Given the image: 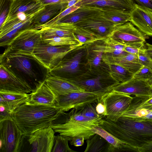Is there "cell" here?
Listing matches in <instances>:
<instances>
[{
    "label": "cell",
    "mask_w": 152,
    "mask_h": 152,
    "mask_svg": "<svg viewBox=\"0 0 152 152\" xmlns=\"http://www.w3.org/2000/svg\"><path fill=\"white\" fill-rule=\"evenodd\" d=\"M0 63L33 90L49 75V70L32 54L13 50L8 46L0 55Z\"/></svg>",
    "instance_id": "1"
},
{
    "label": "cell",
    "mask_w": 152,
    "mask_h": 152,
    "mask_svg": "<svg viewBox=\"0 0 152 152\" xmlns=\"http://www.w3.org/2000/svg\"><path fill=\"white\" fill-rule=\"evenodd\" d=\"M126 145L128 150L136 151L152 141V124L121 117L115 122L105 118L99 125Z\"/></svg>",
    "instance_id": "2"
},
{
    "label": "cell",
    "mask_w": 152,
    "mask_h": 152,
    "mask_svg": "<svg viewBox=\"0 0 152 152\" xmlns=\"http://www.w3.org/2000/svg\"><path fill=\"white\" fill-rule=\"evenodd\" d=\"M64 113L56 106L26 103L17 108L11 115L22 134L24 135L50 126L53 121Z\"/></svg>",
    "instance_id": "3"
},
{
    "label": "cell",
    "mask_w": 152,
    "mask_h": 152,
    "mask_svg": "<svg viewBox=\"0 0 152 152\" xmlns=\"http://www.w3.org/2000/svg\"><path fill=\"white\" fill-rule=\"evenodd\" d=\"M68 114V118L64 123L52 124L50 126L55 132L59 133L69 141L76 137H84L86 140L95 134L92 130L93 127L99 126L103 122V118H88L74 109Z\"/></svg>",
    "instance_id": "4"
},
{
    "label": "cell",
    "mask_w": 152,
    "mask_h": 152,
    "mask_svg": "<svg viewBox=\"0 0 152 152\" xmlns=\"http://www.w3.org/2000/svg\"><path fill=\"white\" fill-rule=\"evenodd\" d=\"M55 132L49 126L23 135L18 152H52Z\"/></svg>",
    "instance_id": "5"
},
{
    "label": "cell",
    "mask_w": 152,
    "mask_h": 152,
    "mask_svg": "<svg viewBox=\"0 0 152 152\" xmlns=\"http://www.w3.org/2000/svg\"><path fill=\"white\" fill-rule=\"evenodd\" d=\"M80 46L77 45L53 46L42 40L35 47L33 54L50 71L67 54Z\"/></svg>",
    "instance_id": "6"
},
{
    "label": "cell",
    "mask_w": 152,
    "mask_h": 152,
    "mask_svg": "<svg viewBox=\"0 0 152 152\" xmlns=\"http://www.w3.org/2000/svg\"><path fill=\"white\" fill-rule=\"evenodd\" d=\"M22 135L11 114L0 118V152H18Z\"/></svg>",
    "instance_id": "7"
},
{
    "label": "cell",
    "mask_w": 152,
    "mask_h": 152,
    "mask_svg": "<svg viewBox=\"0 0 152 152\" xmlns=\"http://www.w3.org/2000/svg\"><path fill=\"white\" fill-rule=\"evenodd\" d=\"M100 99L105 107V118L116 122L129 108L133 97L112 90L104 94Z\"/></svg>",
    "instance_id": "8"
},
{
    "label": "cell",
    "mask_w": 152,
    "mask_h": 152,
    "mask_svg": "<svg viewBox=\"0 0 152 152\" xmlns=\"http://www.w3.org/2000/svg\"><path fill=\"white\" fill-rule=\"evenodd\" d=\"M105 93L86 91L71 92L58 96L55 105L64 112L72 109L78 111L89 104L97 102Z\"/></svg>",
    "instance_id": "9"
},
{
    "label": "cell",
    "mask_w": 152,
    "mask_h": 152,
    "mask_svg": "<svg viewBox=\"0 0 152 152\" xmlns=\"http://www.w3.org/2000/svg\"><path fill=\"white\" fill-rule=\"evenodd\" d=\"M82 46L75 53L67 54L53 69L49 72L50 75L66 80L73 78L79 72L82 59L84 55L85 47Z\"/></svg>",
    "instance_id": "10"
},
{
    "label": "cell",
    "mask_w": 152,
    "mask_h": 152,
    "mask_svg": "<svg viewBox=\"0 0 152 152\" xmlns=\"http://www.w3.org/2000/svg\"><path fill=\"white\" fill-rule=\"evenodd\" d=\"M102 77L98 75L94 77H87L84 73L67 80L84 89L85 91L91 92L106 93L120 83L102 78Z\"/></svg>",
    "instance_id": "11"
},
{
    "label": "cell",
    "mask_w": 152,
    "mask_h": 152,
    "mask_svg": "<svg viewBox=\"0 0 152 152\" xmlns=\"http://www.w3.org/2000/svg\"><path fill=\"white\" fill-rule=\"evenodd\" d=\"M146 36L128 21L115 26L108 37L127 45L138 42L145 43L147 38Z\"/></svg>",
    "instance_id": "12"
},
{
    "label": "cell",
    "mask_w": 152,
    "mask_h": 152,
    "mask_svg": "<svg viewBox=\"0 0 152 152\" xmlns=\"http://www.w3.org/2000/svg\"><path fill=\"white\" fill-rule=\"evenodd\" d=\"M42 40L39 29H28L20 33L7 46L13 50L33 54L35 47Z\"/></svg>",
    "instance_id": "13"
},
{
    "label": "cell",
    "mask_w": 152,
    "mask_h": 152,
    "mask_svg": "<svg viewBox=\"0 0 152 152\" xmlns=\"http://www.w3.org/2000/svg\"><path fill=\"white\" fill-rule=\"evenodd\" d=\"M77 27L88 30L100 37L105 39L108 37L116 26L100 14L92 17L74 24Z\"/></svg>",
    "instance_id": "14"
},
{
    "label": "cell",
    "mask_w": 152,
    "mask_h": 152,
    "mask_svg": "<svg viewBox=\"0 0 152 152\" xmlns=\"http://www.w3.org/2000/svg\"><path fill=\"white\" fill-rule=\"evenodd\" d=\"M86 59L89 71L93 74L101 75L109 73V68L103 60L104 54L102 44L86 45Z\"/></svg>",
    "instance_id": "15"
},
{
    "label": "cell",
    "mask_w": 152,
    "mask_h": 152,
    "mask_svg": "<svg viewBox=\"0 0 152 152\" xmlns=\"http://www.w3.org/2000/svg\"><path fill=\"white\" fill-rule=\"evenodd\" d=\"M112 90L137 97L152 96V87L148 81L133 77L128 80L120 83L114 86Z\"/></svg>",
    "instance_id": "16"
},
{
    "label": "cell",
    "mask_w": 152,
    "mask_h": 152,
    "mask_svg": "<svg viewBox=\"0 0 152 152\" xmlns=\"http://www.w3.org/2000/svg\"><path fill=\"white\" fill-rule=\"evenodd\" d=\"M32 88L0 64V91L28 94Z\"/></svg>",
    "instance_id": "17"
},
{
    "label": "cell",
    "mask_w": 152,
    "mask_h": 152,
    "mask_svg": "<svg viewBox=\"0 0 152 152\" xmlns=\"http://www.w3.org/2000/svg\"><path fill=\"white\" fill-rule=\"evenodd\" d=\"M129 21L145 35L152 37V10L135 3Z\"/></svg>",
    "instance_id": "18"
},
{
    "label": "cell",
    "mask_w": 152,
    "mask_h": 152,
    "mask_svg": "<svg viewBox=\"0 0 152 152\" xmlns=\"http://www.w3.org/2000/svg\"><path fill=\"white\" fill-rule=\"evenodd\" d=\"M135 4L134 0H80L75 5L131 12Z\"/></svg>",
    "instance_id": "19"
},
{
    "label": "cell",
    "mask_w": 152,
    "mask_h": 152,
    "mask_svg": "<svg viewBox=\"0 0 152 152\" xmlns=\"http://www.w3.org/2000/svg\"><path fill=\"white\" fill-rule=\"evenodd\" d=\"M68 3L44 5L42 9L33 15L31 19L33 29H40L42 26L55 18L66 9Z\"/></svg>",
    "instance_id": "20"
},
{
    "label": "cell",
    "mask_w": 152,
    "mask_h": 152,
    "mask_svg": "<svg viewBox=\"0 0 152 152\" xmlns=\"http://www.w3.org/2000/svg\"><path fill=\"white\" fill-rule=\"evenodd\" d=\"M26 103L35 105L56 106L57 96L47 84L45 81L34 89Z\"/></svg>",
    "instance_id": "21"
},
{
    "label": "cell",
    "mask_w": 152,
    "mask_h": 152,
    "mask_svg": "<svg viewBox=\"0 0 152 152\" xmlns=\"http://www.w3.org/2000/svg\"><path fill=\"white\" fill-rule=\"evenodd\" d=\"M44 6L37 0H13L5 21L15 18L20 13H24L27 16H33Z\"/></svg>",
    "instance_id": "22"
},
{
    "label": "cell",
    "mask_w": 152,
    "mask_h": 152,
    "mask_svg": "<svg viewBox=\"0 0 152 152\" xmlns=\"http://www.w3.org/2000/svg\"><path fill=\"white\" fill-rule=\"evenodd\" d=\"M0 105L3 106L6 111L11 115L20 106L28 101L30 94L0 91Z\"/></svg>",
    "instance_id": "23"
},
{
    "label": "cell",
    "mask_w": 152,
    "mask_h": 152,
    "mask_svg": "<svg viewBox=\"0 0 152 152\" xmlns=\"http://www.w3.org/2000/svg\"><path fill=\"white\" fill-rule=\"evenodd\" d=\"M47 84L58 96L85 90L67 80L49 75L45 80Z\"/></svg>",
    "instance_id": "24"
},
{
    "label": "cell",
    "mask_w": 152,
    "mask_h": 152,
    "mask_svg": "<svg viewBox=\"0 0 152 152\" xmlns=\"http://www.w3.org/2000/svg\"><path fill=\"white\" fill-rule=\"evenodd\" d=\"M76 26L74 24L56 22L40 30L42 40L55 37L74 36Z\"/></svg>",
    "instance_id": "25"
},
{
    "label": "cell",
    "mask_w": 152,
    "mask_h": 152,
    "mask_svg": "<svg viewBox=\"0 0 152 152\" xmlns=\"http://www.w3.org/2000/svg\"><path fill=\"white\" fill-rule=\"evenodd\" d=\"M102 11V9L95 7L81 6L56 22L75 24L101 14Z\"/></svg>",
    "instance_id": "26"
},
{
    "label": "cell",
    "mask_w": 152,
    "mask_h": 152,
    "mask_svg": "<svg viewBox=\"0 0 152 152\" xmlns=\"http://www.w3.org/2000/svg\"><path fill=\"white\" fill-rule=\"evenodd\" d=\"M102 59L106 64H115L119 65L126 68L134 75L143 66L139 62L137 55L130 53L120 57L103 56Z\"/></svg>",
    "instance_id": "27"
},
{
    "label": "cell",
    "mask_w": 152,
    "mask_h": 152,
    "mask_svg": "<svg viewBox=\"0 0 152 152\" xmlns=\"http://www.w3.org/2000/svg\"><path fill=\"white\" fill-rule=\"evenodd\" d=\"M92 130L95 134L101 136L110 143L109 152H119L128 150L125 143L100 126H94Z\"/></svg>",
    "instance_id": "28"
},
{
    "label": "cell",
    "mask_w": 152,
    "mask_h": 152,
    "mask_svg": "<svg viewBox=\"0 0 152 152\" xmlns=\"http://www.w3.org/2000/svg\"><path fill=\"white\" fill-rule=\"evenodd\" d=\"M104 54L106 57H120L128 53L124 50L126 45L120 43L108 37L102 40Z\"/></svg>",
    "instance_id": "29"
},
{
    "label": "cell",
    "mask_w": 152,
    "mask_h": 152,
    "mask_svg": "<svg viewBox=\"0 0 152 152\" xmlns=\"http://www.w3.org/2000/svg\"><path fill=\"white\" fill-rule=\"evenodd\" d=\"M84 152H109L110 144L99 134H95L86 140Z\"/></svg>",
    "instance_id": "30"
},
{
    "label": "cell",
    "mask_w": 152,
    "mask_h": 152,
    "mask_svg": "<svg viewBox=\"0 0 152 152\" xmlns=\"http://www.w3.org/2000/svg\"><path fill=\"white\" fill-rule=\"evenodd\" d=\"M102 10V16L116 26L129 21L131 12L110 9Z\"/></svg>",
    "instance_id": "31"
},
{
    "label": "cell",
    "mask_w": 152,
    "mask_h": 152,
    "mask_svg": "<svg viewBox=\"0 0 152 152\" xmlns=\"http://www.w3.org/2000/svg\"><path fill=\"white\" fill-rule=\"evenodd\" d=\"M109 69V75L115 82L121 83L132 78L134 75L124 67L117 64H107Z\"/></svg>",
    "instance_id": "32"
},
{
    "label": "cell",
    "mask_w": 152,
    "mask_h": 152,
    "mask_svg": "<svg viewBox=\"0 0 152 152\" xmlns=\"http://www.w3.org/2000/svg\"><path fill=\"white\" fill-rule=\"evenodd\" d=\"M31 19L0 37V46L4 47L8 46L12 40L22 32L28 29H33V27L31 21Z\"/></svg>",
    "instance_id": "33"
},
{
    "label": "cell",
    "mask_w": 152,
    "mask_h": 152,
    "mask_svg": "<svg viewBox=\"0 0 152 152\" xmlns=\"http://www.w3.org/2000/svg\"><path fill=\"white\" fill-rule=\"evenodd\" d=\"M122 116L137 121H149L152 120V110L129 107Z\"/></svg>",
    "instance_id": "34"
},
{
    "label": "cell",
    "mask_w": 152,
    "mask_h": 152,
    "mask_svg": "<svg viewBox=\"0 0 152 152\" xmlns=\"http://www.w3.org/2000/svg\"><path fill=\"white\" fill-rule=\"evenodd\" d=\"M74 35L83 45H87L104 39L88 30L77 27Z\"/></svg>",
    "instance_id": "35"
},
{
    "label": "cell",
    "mask_w": 152,
    "mask_h": 152,
    "mask_svg": "<svg viewBox=\"0 0 152 152\" xmlns=\"http://www.w3.org/2000/svg\"><path fill=\"white\" fill-rule=\"evenodd\" d=\"M48 44L53 46H69L83 45L74 36L55 37L42 40Z\"/></svg>",
    "instance_id": "36"
},
{
    "label": "cell",
    "mask_w": 152,
    "mask_h": 152,
    "mask_svg": "<svg viewBox=\"0 0 152 152\" xmlns=\"http://www.w3.org/2000/svg\"><path fill=\"white\" fill-rule=\"evenodd\" d=\"M69 140L65 137L58 135L55 137V144L52 152H75L69 146Z\"/></svg>",
    "instance_id": "37"
},
{
    "label": "cell",
    "mask_w": 152,
    "mask_h": 152,
    "mask_svg": "<svg viewBox=\"0 0 152 152\" xmlns=\"http://www.w3.org/2000/svg\"><path fill=\"white\" fill-rule=\"evenodd\" d=\"M129 107L136 109L143 108L152 110V96L134 97Z\"/></svg>",
    "instance_id": "38"
},
{
    "label": "cell",
    "mask_w": 152,
    "mask_h": 152,
    "mask_svg": "<svg viewBox=\"0 0 152 152\" xmlns=\"http://www.w3.org/2000/svg\"><path fill=\"white\" fill-rule=\"evenodd\" d=\"M97 102L89 104L84 107L78 110L84 116L92 119H98L104 118L99 115L96 110Z\"/></svg>",
    "instance_id": "39"
},
{
    "label": "cell",
    "mask_w": 152,
    "mask_h": 152,
    "mask_svg": "<svg viewBox=\"0 0 152 152\" xmlns=\"http://www.w3.org/2000/svg\"><path fill=\"white\" fill-rule=\"evenodd\" d=\"M13 0H0V27L6 20Z\"/></svg>",
    "instance_id": "40"
},
{
    "label": "cell",
    "mask_w": 152,
    "mask_h": 152,
    "mask_svg": "<svg viewBox=\"0 0 152 152\" xmlns=\"http://www.w3.org/2000/svg\"><path fill=\"white\" fill-rule=\"evenodd\" d=\"M79 7L76 6V5H75L65 9L55 18L42 26L40 28V29L43 27L50 26L56 22L64 16L78 9Z\"/></svg>",
    "instance_id": "41"
},
{
    "label": "cell",
    "mask_w": 152,
    "mask_h": 152,
    "mask_svg": "<svg viewBox=\"0 0 152 152\" xmlns=\"http://www.w3.org/2000/svg\"><path fill=\"white\" fill-rule=\"evenodd\" d=\"M144 43L138 42L126 45L124 50L128 53L137 55L142 50L145 49Z\"/></svg>",
    "instance_id": "42"
},
{
    "label": "cell",
    "mask_w": 152,
    "mask_h": 152,
    "mask_svg": "<svg viewBox=\"0 0 152 152\" xmlns=\"http://www.w3.org/2000/svg\"><path fill=\"white\" fill-rule=\"evenodd\" d=\"M137 56L140 63L152 70V60L145 51V48L141 50Z\"/></svg>",
    "instance_id": "43"
},
{
    "label": "cell",
    "mask_w": 152,
    "mask_h": 152,
    "mask_svg": "<svg viewBox=\"0 0 152 152\" xmlns=\"http://www.w3.org/2000/svg\"><path fill=\"white\" fill-rule=\"evenodd\" d=\"M152 75V70L147 67L143 66L134 75L133 77L140 80L148 81Z\"/></svg>",
    "instance_id": "44"
},
{
    "label": "cell",
    "mask_w": 152,
    "mask_h": 152,
    "mask_svg": "<svg viewBox=\"0 0 152 152\" xmlns=\"http://www.w3.org/2000/svg\"><path fill=\"white\" fill-rule=\"evenodd\" d=\"M96 110L99 115L102 116L103 117H106L105 107L100 99H98V102L96 107Z\"/></svg>",
    "instance_id": "45"
},
{
    "label": "cell",
    "mask_w": 152,
    "mask_h": 152,
    "mask_svg": "<svg viewBox=\"0 0 152 152\" xmlns=\"http://www.w3.org/2000/svg\"><path fill=\"white\" fill-rule=\"evenodd\" d=\"M85 138L83 137H73L70 141L71 145L78 147L83 145L84 143Z\"/></svg>",
    "instance_id": "46"
},
{
    "label": "cell",
    "mask_w": 152,
    "mask_h": 152,
    "mask_svg": "<svg viewBox=\"0 0 152 152\" xmlns=\"http://www.w3.org/2000/svg\"><path fill=\"white\" fill-rule=\"evenodd\" d=\"M43 5L68 3L71 0H37Z\"/></svg>",
    "instance_id": "47"
},
{
    "label": "cell",
    "mask_w": 152,
    "mask_h": 152,
    "mask_svg": "<svg viewBox=\"0 0 152 152\" xmlns=\"http://www.w3.org/2000/svg\"><path fill=\"white\" fill-rule=\"evenodd\" d=\"M137 151L139 152H152V141L139 148Z\"/></svg>",
    "instance_id": "48"
},
{
    "label": "cell",
    "mask_w": 152,
    "mask_h": 152,
    "mask_svg": "<svg viewBox=\"0 0 152 152\" xmlns=\"http://www.w3.org/2000/svg\"><path fill=\"white\" fill-rule=\"evenodd\" d=\"M138 4L152 10V0H135Z\"/></svg>",
    "instance_id": "49"
},
{
    "label": "cell",
    "mask_w": 152,
    "mask_h": 152,
    "mask_svg": "<svg viewBox=\"0 0 152 152\" xmlns=\"http://www.w3.org/2000/svg\"><path fill=\"white\" fill-rule=\"evenodd\" d=\"M145 50L152 60V45L148 43H146Z\"/></svg>",
    "instance_id": "50"
},
{
    "label": "cell",
    "mask_w": 152,
    "mask_h": 152,
    "mask_svg": "<svg viewBox=\"0 0 152 152\" xmlns=\"http://www.w3.org/2000/svg\"><path fill=\"white\" fill-rule=\"evenodd\" d=\"M80 0H71L68 2L66 7V8H68L75 5Z\"/></svg>",
    "instance_id": "51"
},
{
    "label": "cell",
    "mask_w": 152,
    "mask_h": 152,
    "mask_svg": "<svg viewBox=\"0 0 152 152\" xmlns=\"http://www.w3.org/2000/svg\"><path fill=\"white\" fill-rule=\"evenodd\" d=\"M148 83L152 87V75L148 80Z\"/></svg>",
    "instance_id": "52"
},
{
    "label": "cell",
    "mask_w": 152,
    "mask_h": 152,
    "mask_svg": "<svg viewBox=\"0 0 152 152\" xmlns=\"http://www.w3.org/2000/svg\"><path fill=\"white\" fill-rule=\"evenodd\" d=\"M148 121L151 124H152V120L150 121Z\"/></svg>",
    "instance_id": "53"
}]
</instances>
